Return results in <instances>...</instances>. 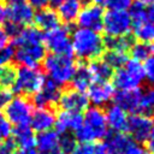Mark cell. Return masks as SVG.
<instances>
[{
  "instance_id": "obj_42",
  "label": "cell",
  "mask_w": 154,
  "mask_h": 154,
  "mask_svg": "<svg viewBox=\"0 0 154 154\" xmlns=\"http://www.w3.org/2000/svg\"><path fill=\"white\" fill-rule=\"evenodd\" d=\"M95 154H120V153L113 150L105 142H102V143L95 146Z\"/></svg>"
},
{
  "instance_id": "obj_25",
  "label": "cell",
  "mask_w": 154,
  "mask_h": 154,
  "mask_svg": "<svg viewBox=\"0 0 154 154\" xmlns=\"http://www.w3.org/2000/svg\"><path fill=\"white\" fill-rule=\"evenodd\" d=\"M81 2L78 0H64V2L57 8L59 18L66 24H71L77 19L81 11Z\"/></svg>"
},
{
  "instance_id": "obj_30",
  "label": "cell",
  "mask_w": 154,
  "mask_h": 154,
  "mask_svg": "<svg viewBox=\"0 0 154 154\" xmlns=\"http://www.w3.org/2000/svg\"><path fill=\"white\" fill-rule=\"evenodd\" d=\"M17 77V67L13 64L0 66V88L12 89Z\"/></svg>"
},
{
  "instance_id": "obj_26",
  "label": "cell",
  "mask_w": 154,
  "mask_h": 154,
  "mask_svg": "<svg viewBox=\"0 0 154 154\" xmlns=\"http://www.w3.org/2000/svg\"><path fill=\"white\" fill-rule=\"evenodd\" d=\"M88 69L90 71L93 81L95 82H108V79L112 78L113 75V69H111L102 59L91 60V63L88 65Z\"/></svg>"
},
{
  "instance_id": "obj_24",
  "label": "cell",
  "mask_w": 154,
  "mask_h": 154,
  "mask_svg": "<svg viewBox=\"0 0 154 154\" xmlns=\"http://www.w3.org/2000/svg\"><path fill=\"white\" fill-rule=\"evenodd\" d=\"M13 141L18 148H34L35 147V136L34 131L29 124L17 125L12 129Z\"/></svg>"
},
{
  "instance_id": "obj_44",
  "label": "cell",
  "mask_w": 154,
  "mask_h": 154,
  "mask_svg": "<svg viewBox=\"0 0 154 154\" xmlns=\"http://www.w3.org/2000/svg\"><path fill=\"white\" fill-rule=\"evenodd\" d=\"M146 143H147L148 153L149 154H154V126H153V129H152V131H150V134H149Z\"/></svg>"
},
{
  "instance_id": "obj_41",
  "label": "cell",
  "mask_w": 154,
  "mask_h": 154,
  "mask_svg": "<svg viewBox=\"0 0 154 154\" xmlns=\"http://www.w3.org/2000/svg\"><path fill=\"white\" fill-rule=\"evenodd\" d=\"M13 97V93L11 89L0 88V109L4 108Z\"/></svg>"
},
{
  "instance_id": "obj_20",
  "label": "cell",
  "mask_w": 154,
  "mask_h": 154,
  "mask_svg": "<svg viewBox=\"0 0 154 154\" xmlns=\"http://www.w3.org/2000/svg\"><path fill=\"white\" fill-rule=\"evenodd\" d=\"M60 135L55 130H47L38 132L35 137V146L40 154H52L59 150Z\"/></svg>"
},
{
  "instance_id": "obj_2",
  "label": "cell",
  "mask_w": 154,
  "mask_h": 154,
  "mask_svg": "<svg viewBox=\"0 0 154 154\" xmlns=\"http://www.w3.org/2000/svg\"><path fill=\"white\" fill-rule=\"evenodd\" d=\"M108 134V126L105 111L100 107L87 108L83 116L82 126L75 131V138L79 143H93L105 138Z\"/></svg>"
},
{
  "instance_id": "obj_39",
  "label": "cell",
  "mask_w": 154,
  "mask_h": 154,
  "mask_svg": "<svg viewBox=\"0 0 154 154\" xmlns=\"http://www.w3.org/2000/svg\"><path fill=\"white\" fill-rule=\"evenodd\" d=\"M11 134H12V126H11V123L0 116V143L4 142L5 140L10 138L11 137Z\"/></svg>"
},
{
  "instance_id": "obj_35",
  "label": "cell",
  "mask_w": 154,
  "mask_h": 154,
  "mask_svg": "<svg viewBox=\"0 0 154 154\" xmlns=\"http://www.w3.org/2000/svg\"><path fill=\"white\" fill-rule=\"evenodd\" d=\"M132 0H106V7L112 11H128Z\"/></svg>"
},
{
  "instance_id": "obj_10",
  "label": "cell",
  "mask_w": 154,
  "mask_h": 154,
  "mask_svg": "<svg viewBox=\"0 0 154 154\" xmlns=\"http://www.w3.org/2000/svg\"><path fill=\"white\" fill-rule=\"evenodd\" d=\"M154 126V122L146 114H131L128 117L126 132L137 143H144Z\"/></svg>"
},
{
  "instance_id": "obj_14",
  "label": "cell",
  "mask_w": 154,
  "mask_h": 154,
  "mask_svg": "<svg viewBox=\"0 0 154 154\" xmlns=\"http://www.w3.org/2000/svg\"><path fill=\"white\" fill-rule=\"evenodd\" d=\"M105 143L112 148L113 150L120 153V154H141L143 150L138 146L137 142H135L129 135L125 132H108L105 137Z\"/></svg>"
},
{
  "instance_id": "obj_1",
  "label": "cell",
  "mask_w": 154,
  "mask_h": 154,
  "mask_svg": "<svg viewBox=\"0 0 154 154\" xmlns=\"http://www.w3.org/2000/svg\"><path fill=\"white\" fill-rule=\"evenodd\" d=\"M72 53L81 60H95L105 51L103 38L97 31L77 28L71 37Z\"/></svg>"
},
{
  "instance_id": "obj_28",
  "label": "cell",
  "mask_w": 154,
  "mask_h": 154,
  "mask_svg": "<svg viewBox=\"0 0 154 154\" xmlns=\"http://www.w3.org/2000/svg\"><path fill=\"white\" fill-rule=\"evenodd\" d=\"M135 43V38L131 37L130 35L125 36H118V37H107L103 40V46L105 49L107 51H118L126 53L130 51L131 46Z\"/></svg>"
},
{
  "instance_id": "obj_31",
  "label": "cell",
  "mask_w": 154,
  "mask_h": 154,
  "mask_svg": "<svg viewBox=\"0 0 154 154\" xmlns=\"http://www.w3.org/2000/svg\"><path fill=\"white\" fill-rule=\"evenodd\" d=\"M102 60L111 67V69H120L128 61L126 53L118 52V51H106L102 53Z\"/></svg>"
},
{
  "instance_id": "obj_11",
  "label": "cell",
  "mask_w": 154,
  "mask_h": 154,
  "mask_svg": "<svg viewBox=\"0 0 154 154\" xmlns=\"http://www.w3.org/2000/svg\"><path fill=\"white\" fill-rule=\"evenodd\" d=\"M61 90L60 85L54 83L52 79H46L41 89L32 95L31 102L37 108H51L55 103H58Z\"/></svg>"
},
{
  "instance_id": "obj_51",
  "label": "cell",
  "mask_w": 154,
  "mask_h": 154,
  "mask_svg": "<svg viewBox=\"0 0 154 154\" xmlns=\"http://www.w3.org/2000/svg\"><path fill=\"white\" fill-rule=\"evenodd\" d=\"M93 1H94V2L96 4V5H99V6H101V7L106 5V0H93Z\"/></svg>"
},
{
  "instance_id": "obj_6",
  "label": "cell",
  "mask_w": 154,
  "mask_h": 154,
  "mask_svg": "<svg viewBox=\"0 0 154 154\" xmlns=\"http://www.w3.org/2000/svg\"><path fill=\"white\" fill-rule=\"evenodd\" d=\"M107 37H118L129 35L132 30V22L128 11L108 10L103 13L102 29Z\"/></svg>"
},
{
  "instance_id": "obj_52",
  "label": "cell",
  "mask_w": 154,
  "mask_h": 154,
  "mask_svg": "<svg viewBox=\"0 0 154 154\" xmlns=\"http://www.w3.org/2000/svg\"><path fill=\"white\" fill-rule=\"evenodd\" d=\"M81 4H85V5H89L90 2H93V0H78Z\"/></svg>"
},
{
  "instance_id": "obj_34",
  "label": "cell",
  "mask_w": 154,
  "mask_h": 154,
  "mask_svg": "<svg viewBox=\"0 0 154 154\" xmlns=\"http://www.w3.org/2000/svg\"><path fill=\"white\" fill-rule=\"evenodd\" d=\"M77 141L73 135H71L70 132H65L60 135V140H59V149L60 152L69 154L73 150V148L76 147Z\"/></svg>"
},
{
  "instance_id": "obj_13",
  "label": "cell",
  "mask_w": 154,
  "mask_h": 154,
  "mask_svg": "<svg viewBox=\"0 0 154 154\" xmlns=\"http://www.w3.org/2000/svg\"><path fill=\"white\" fill-rule=\"evenodd\" d=\"M142 97L143 91L137 88L132 90H118L117 93H114L113 100L114 103L123 108L126 113L129 112L131 114H141Z\"/></svg>"
},
{
  "instance_id": "obj_45",
  "label": "cell",
  "mask_w": 154,
  "mask_h": 154,
  "mask_svg": "<svg viewBox=\"0 0 154 154\" xmlns=\"http://www.w3.org/2000/svg\"><path fill=\"white\" fill-rule=\"evenodd\" d=\"M7 20V6L0 0V24H4Z\"/></svg>"
},
{
  "instance_id": "obj_19",
  "label": "cell",
  "mask_w": 154,
  "mask_h": 154,
  "mask_svg": "<svg viewBox=\"0 0 154 154\" xmlns=\"http://www.w3.org/2000/svg\"><path fill=\"white\" fill-rule=\"evenodd\" d=\"M107 126L116 132H125L128 126V113L118 105L113 103L105 111Z\"/></svg>"
},
{
  "instance_id": "obj_8",
  "label": "cell",
  "mask_w": 154,
  "mask_h": 154,
  "mask_svg": "<svg viewBox=\"0 0 154 154\" xmlns=\"http://www.w3.org/2000/svg\"><path fill=\"white\" fill-rule=\"evenodd\" d=\"M32 111L34 105L31 100L25 96L12 97V100L4 107L6 119L11 124H14V126L29 124Z\"/></svg>"
},
{
  "instance_id": "obj_18",
  "label": "cell",
  "mask_w": 154,
  "mask_h": 154,
  "mask_svg": "<svg viewBox=\"0 0 154 154\" xmlns=\"http://www.w3.org/2000/svg\"><path fill=\"white\" fill-rule=\"evenodd\" d=\"M55 123V114L51 108H36L30 118V128L32 131L43 132L51 130Z\"/></svg>"
},
{
  "instance_id": "obj_50",
  "label": "cell",
  "mask_w": 154,
  "mask_h": 154,
  "mask_svg": "<svg viewBox=\"0 0 154 154\" xmlns=\"http://www.w3.org/2000/svg\"><path fill=\"white\" fill-rule=\"evenodd\" d=\"M5 5L7 6H12V5H17V4H22V2H25V0H1Z\"/></svg>"
},
{
  "instance_id": "obj_37",
  "label": "cell",
  "mask_w": 154,
  "mask_h": 154,
  "mask_svg": "<svg viewBox=\"0 0 154 154\" xmlns=\"http://www.w3.org/2000/svg\"><path fill=\"white\" fill-rule=\"evenodd\" d=\"M13 58H14V46L13 45H7V46L0 48V66L10 64Z\"/></svg>"
},
{
  "instance_id": "obj_38",
  "label": "cell",
  "mask_w": 154,
  "mask_h": 154,
  "mask_svg": "<svg viewBox=\"0 0 154 154\" xmlns=\"http://www.w3.org/2000/svg\"><path fill=\"white\" fill-rule=\"evenodd\" d=\"M2 29H4V31L6 32V35L8 36V38H10V37L16 38V37L22 32L23 26L19 25V24H17V23L6 20V22L4 23V28H2Z\"/></svg>"
},
{
  "instance_id": "obj_15",
  "label": "cell",
  "mask_w": 154,
  "mask_h": 154,
  "mask_svg": "<svg viewBox=\"0 0 154 154\" xmlns=\"http://www.w3.org/2000/svg\"><path fill=\"white\" fill-rule=\"evenodd\" d=\"M58 105L63 111L81 113L82 111H85L88 108L89 100L87 97V94L77 91L75 89H69L60 94Z\"/></svg>"
},
{
  "instance_id": "obj_40",
  "label": "cell",
  "mask_w": 154,
  "mask_h": 154,
  "mask_svg": "<svg viewBox=\"0 0 154 154\" xmlns=\"http://www.w3.org/2000/svg\"><path fill=\"white\" fill-rule=\"evenodd\" d=\"M71 154H95V146L93 143H77Z\"/></svg>"
},
{
  "instance_id": "obj_36",
  "label": "cell",
  "mask_w": 154,
  "mask_h": 154,
  "mask_svg": "<svg viewBox=\"0 0 154 154\" xmlns=\"http://www.w3.org/2000/svg\"><path fill=\"white\" fill-rule=\"evenodd\" d=\"M143 71H144V78L148 81L149 84L154 85V55H150L144 60Z\"/></svg>"
},
{
  "instance_id": "obj_12",
  "label": "cell",
  "mask_w": 154,
  "mask_h": 154,
  "mask_svg": "<svg viewBox=\"0 0 154 154\" xmlns=\"http://www.w3.org/2000/svg\"><path fill=\"white\" fill-rule=\"evenodd\" d=\"M102 19L103 8L96 4H89L85 7L81 8L76 20L78 28H84L99 32L102 29Z\"/></svg>"
},
{
  "instance_id": "obj_21",
  "label": "cell",
  "mask_w": 154,
  "mask_h": 154,
  "mask_svg": "<svg viewBox=\"0 0 154 154\" xmlns=\"http://www.w3.org/2000/svg\"><path fill=\"white\" fill-rule=\"evenodd\" d=\"M34 19V8L26 4H17L12 6H7V20L17 23L22 26L30 24Z\"/></svg>"
},
{
  "instance_id": "obj_43",
  "label": "cell",
  "mask_w": 154,
  "mask_h": 154,
  "mask_svg": "<svg viewBox=\"0 0 154 154\" xmlns=\"http://www.w3.org/2000/svg\"><path fill=\"white\" fill-rule=\"evenodd\" d=\"M48 1H49V0H28V4H29L32 8L41 10V8H45V7L48 5Z\"/></svg>"
},
{
  "instance_id": "obj_48",
  "label": "cell",
  "mask_w": 154,
  "mask_h": 154,
  "mask_svg": "<svg viewBox=\"0 0 154 154\" xmlns=\"http://www.w3.org/2000/svg\"><path fill=\"white\" fill-rule=\"evenodd\" d=\"M147 20L154 25V5H150L147 8Z\"/></svg>"
},
{
  "instance_id": "obj_23",
  "label": "cell",
  "mask_w": 154,
  "mask_h": 154,
  "mask_svg": "<svg viewBox=\"0 0 154 154\" xmlns=\"http://www.w3.org/2000/svg\"><path fill=\"white\" fill-rule=\"evenodd\" d=\"M71 82H72V89L81 93H85L88 90V88L93 83V77L90 75L87 64L81 63L79 65H76V70Z\"/></svg>"
},
{
  "instance_id": "obj_4",
  "label": "cell",
  "mask_w": 154,
  "mask_h": 154,
  "mask_svg": "<svg viewBox=\"0 0 154 154\" xmlns=\"http://www.w3.org/2000/svg\"><path fill=\"white\" fill-rule=\"evenodd\" d=\"M113 87L118 90H132L140 88L144 81V71L141 61L136 59H128L125 65L112 75Z\"/></svg>"
},
{
  "instance_id": "obj_9",
  "label": "cell",
  "mask_w": 154,
  "mask_h": 154,
  "mask_svg": "<svg viewBox=\"0 0 154 154\" xmlns=\"http://www.w3.org/2000/svg\"><path fill=\"white\" fill-rule=\"evenodd\" d=\"M46 57L43 43H25L14 47V59L22 66L36 67Z\"/></svg>"
},
{
  "instance_id": "obj_49",
  "label": "cell",
  "mask_w": 154,
  "mask_h": 154,
  "mask_svg": "<svg viewBox=\"0 0 154 154\" xmlns=\"http://www.w3.org/2000/svg\"><path fill=\"white\" fill-rule=\"evenodd\" d=\"M63 2H64V0H49L48 1V5L51 6V8L54 10V8H58Z\"/></svg>"
},
{
  "instance_id": "obj_17",
  "label": "cell",
  "mask_w": 154,
  "mask_h": 154,
  "mask_svg": "<svg viewBox=\"0 0 154 154\" xmlns=\"http://www.w3.org/2000/svg\"><path fill=\"white\" fill-rule=\"evenodd\" d=\"M83 117L81 113H75V112H67V111H61L57 117H55V131L61 135L65 132L70 131H77L82 126Z\"/></svg>"
},
{
  "instance_id": "obj_29",
  "label": "cell",
  "mask_w": 154,
  "mask_h": 154,
  "mask_svg": "<svg viewBox=\"0 0 154 154\" xmlns=\"http://www.w3.org/2000/svg\"><path fill=\"white\" fill-rule=\"evenodd\" d=\"M132 29H134V36L138 42H143L147 45L154 43V25L152 23L147 20L144 23L132 26Z\"/></svg>"
},
{
  "instance_id": "obj_5",
  "label": "cell",
  "mask_w": 154,
  "mask_h": 154,
  "mask_svg": "<svg viewBox=\"0 0 154 154\" xmlns=\"http://www.w3.org/2000/svg\"><path fill=\"white\" fill-rule=\"evenodd\" d=\"M46 78L43 72L37 67L22 66L17 69V77L12 93H19L24 95H34L43 85Z\"/></svg>"
},
{
  "instance_id": "obj_3",
  "label": "cell",
  "mask_w": 154,
  "mask_h": 154,
  "mask_svg": "<svg viewBox=\"0 0 154 154\" xmlns=\"http://www.w3.org/2000/svg\"><path fill=\"white\" fill-rule=\"evenodd\" d=\"M43 69L47 72L49 79H52L58 85H64L71 82L72 76L76 70V64L70 55L60 54H48L45 57Z\"/></svg>"
},
{
  "instance_id": "obj_47",
  "label": "cell",
  "mask_w": 154,
  "mask_h": 154,
  "mask_svg": "<svg viewBox=\"0 0 154 154\" xmlns=\"http://www.w3.org/2000/svg\"><path fill=\"white\" fill-rule=\"evenodd\" d=\"M8 45V36L6 35V32L4 31L2 28H0V48L5 47Z\"/></svg>"
},
{
  "instance_id": "obj_22",
  "label": "cell",
  "mask_w": 154,
  "mask_h": 154,
  "mask_svg": "<svg viewBox=\"0 0 154 154\" xmlns=\"http://www.w3.org/2000/svg\"><path fill=\"white\" fill-rule=\"evenodd\" d=\"M32 22L36 24V28L40 30L49 31L60 25V18L53 8H41L34 13Z\"/></svg>"
},
{
  "instance_id": "obj_53",
  "label": "cell",
  "mask_w": 154,
  "mask_h": 154,
  "mask_svg": "<svg viewBox=\"0 0 154 154\" xmlns=\"http://www.w3.org/2000/svg\"><path fill=\"white\" fill-rule=\"evenodd\" d=\"M52 154H65V153H63V152H60V150H58V152H55V153H52Z\"/></svg>"
},
{
  "instance_id": "obj_7",
  "label": "cell",
  "mask_w": 154,
  "mask_h": 154,
  "mask_svg": "<svg viewBox=\"0 0 154 154\" xmlns=\"http://www.w3.org/2000/svg\"><path fill=\"white\" fill-rule=\"evenodd\" d=\"M43 45L45 48L48 49L52 54L60 55H70L72 57V47H71V36L70 29L64 25H59L43 35Z\"/></svg>"
},
{
  "instance_id": "obj_33",
  "label": "cell",
  "mask_w": 154,
  "mask_h": 154,
  "mask_svg": "<svg viewBox=\"0 0 154 154\" xmlns=\"http://www.w3.org/2000/svg\"><path fill=\"white\" fill-rule=\"evenodd\" d=\"M130 53L132 55V59H136L138 61H144L147 58L152 55L150 45L143 42H135L130 48Z\"/></svg>"
},
{
  "instance_id": "obj_16",
  "label": "cell",
  "mask_w": 154,
  "mask_h": 154,
  "mask_svg": "<svg viewBox=\"0 0 154 154\" xmlns=\"http://www.w3.org/2000/svg\"><path fill=\"white\" fill-rule=\"evenodd\" d=\"M87 97L88 100L95 106L101 107L106 103H108L116 93L114 87L108 82H94L88 88Z\"/></svg>"
},
{
  "instance_id": "obj_46",
  "label": "cell",
  "mask_w": 154,
  "mask_h": 154,
  "mask_svg": "<svg viewBox=\"0 0 154 154\" xmlns=\"http://www.w3.org/2000/svg\"><path fill=\"white\" fill-rule=\"evenodd\" d=\"M12 154H40V153L34 148H18Z\"/></svg>"
},
{
  "instance_id": "obj_54",
  "label": "cell",
  "mask_w": 154,
  "mask_h": 154,
  "mask_svg": "<svg viewBox=\"0 0 154 154\" xmlns=\"http://www.w3.org/2000/svg\"><path fill=\"white\" fill-rule=\"evenodd\" d=\"M141 154H149V153H148V152H142Z\"/></svg>"
},
{
  "instance_id": "obj_27",
  "label": "cell",
  "mask_w": 154,
  "mask_h": 154,
  "mask_svg": "<svg viewBox=\"0 0 154 154\" xmlns=\"http://www.w3.org/2000/svg\"><path fill=\"white\" fill-rule=\"evenodd\" d=\"M25 43H43V34L36 26L23 28L22 32L13 38V46H20Z\"/></svg>"
},
{
  "instance_id": "obj_32",
  "label": "cell",
  "mask_w": 154,
  "mask_h": 154,
  "mask_svg": "<svg viewBox=\"0 0 154 154\" xmlns=\"http://www.w3.org/2000/svg\"><path fill=\"white\" fill-rule=\"evenodd\" d=\"M128 12H129V16L131 18L132 26L147 22V8L142 1H140V0L132 1Z\"/></svg>"
}]
</instances>
